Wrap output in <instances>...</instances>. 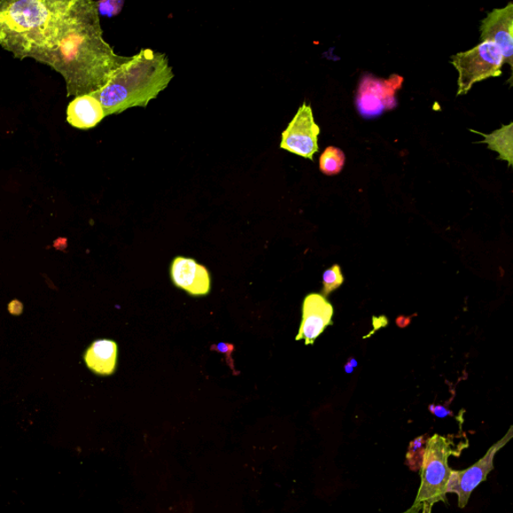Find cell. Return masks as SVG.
I'll use <instances>...</instances> for the list:
<instances>
[{
    "label": "cell",
    "mask_w": 513,
    "mask_h": 513,
    "mask_svg": "<svg viewBox=\"0 0 513 513\" xmlns=\"http://www.w3.org/2000/svg\"><path fill=\"white\" fill-rule=\"evenodd\" d=\"M129 58L116 54L104 40L96 3L74 2L41 61L64 75L68 95L81 97L104 88Z\"/></svg>",
    "instance_id": "1"
},
{
    "label": "cell",
    "mask_w": 513,
    "mask_h": 513,
    "mask_svg": "<svg viewBox=\"0 0 513 513\" xmlns=\"http://www.w3.org/2000/svg\"><path fill=\"white\" fill-rule=\"evenodd\" d=\"M74 2H0V45L17 58L41 61L53 46Z\"/></svg>",
    "instance_id": "2"
},
{
    "label": "cell",
    "mask_w": 513,
    "mask_h": 513,
    "mask_svg": "<svg viewBox=\"0 0 513 513\" xmlns=\"http://www.w3.org/2000/svg\"><path fill=\"white\" fill-rule=\"evenodd\" d=\"M173 79L166 54L146 49L130 57L104 88L91 95L99 100L106 116L118 114L130 107H146Z\"/></svg>",
    "instance_id": "3"
},
{
    "label": "cell",
    "mask_w": 513,
    "mask_h": 513,
    "mask_svg": "<svg viewBox=\"0 0 513 513\" xmlns=\"http://www.w3.org/2000/svg\"><path fill=\"white\" fill-rule=\"evenodd\" d=\"M453 441L434 434L426 441L421 468L422 484L412 507L403 513H431L435 504L447 503L446 486L452 473L449 457L454 454Z\"/></svg>",
    "instance_id": "4"
},
{
    "label": "cell",
    "mask_w": 513,
    "mask_h": 513,
    "mask_svg": "<svg viewBox=\"0 0 513 513\" xmlns=\"http://www.w3.org/2000/svg\"><path fill=\"white\" fill-rule=\"evenodd\" d=\"M503 62L501 50L488 42L480 43L476 48L453 56L452 64L458 73L456 96L466 95L477 83L500 76Z\"/></svg>",
    "instance_id": "5"
},
{
    "label": "cell",
    "mask_w": 513,
    "mask_h": 513,
    "mask_svg": "<svg viewBox=\"0 0 513 513\" xmlns=\"http://www.w3.org/2000/svg\"><path fill=\"white\" fill-rule=\"evenodd\" d=\"M513 438V427L504 437L497 441L483 458L464 470H454L446 486V493H454L458 497L457 505L460 509H465L470 496L476 489L486 480L488 474L494 470V457L501 452Z\"/></svg>",
    "instance_id": "6"
},
{
    "label": "cell",
    "mask_w": 513,
    "mask_h": 513,
    "mask_svg": "<svg viewBox=\"0 0 513 513\" xmlns=\"http://www.w3.org/2000/svg\"><path fill=\"white\" fill-rule=\"evenodd\" d=\"M403 83V77L393 75L388 80L365 75L356 95V107L365 119H375L398 105L395 95Z\"/></svg>",
    "instance_id": "7"
},
{
    "label": "cell",
    "mask_w": 513,
    "mask_h": 513,
    "mask_svg": "<svg viewBox=\"0 0 513 513\" xmlns=\"http://www.w3.org/2000/svg\"><path fill=\"white\" fill-rule=\"evenodd\" d=\"M319 135L320 128L315 122L312 107L304 103L283 131L280 146L300 157L314 161V155L319 151Z\"/></svg>",
    "instance_id": "8"
},
{
    "label": "cell",
    "mask_w": 513,
    "mask_h": 513,
    "mask_svg": "<svg viewBox=\"0 0 513 513\" xmlns=\"http://www.w3.org/2000/svg\"><path fill=\"white\" fill-rule=\"evenodd\" d=\"M480 41L494 43L502 53L503 60L513 69V4L495 9L481 20Z\"/></svg>",
    "instance_id": "9"
},
{
    "label": "cell",
    "mask_w": 513,
    "mask_h": 513,
    "mask_svg": "<svg viewBox=\"0 0 513 513\" xmlns=\"http://www.w3.org/2000/svg\"><path fill=\"white\" fill-rule=\"evenodd\" d=\"M333 307L320 294H310L303 303V319L296 340L314 344L315 340L331 324Z\"/></svg>",
    "instance_id": "10"
},
{
    "label": "cell",
    "mask_w": 513,
    "mask_h": 513,
    "mask_svg": "<svg viewBox=\"0 0 513 513\" xmlns=\"http://www.w3.org/2000/svg\"><path fill=\"white\" fill-rule=\"evenodd\" d=\"M170 274L176 286L195 296L207 295L211 288L208 270L193 259L178 256L172 264Z\"/></svg>",
    "instance_id": "11"
},
{
    "label": "cell",
    "mask_w": 513,
    "mask_h": 513,
    "mask_svg": "<svg viewBox=\"0 0 513 513\" xmlns=\"http://www.w3.org/2000/svg\"><path fill=\"white\" fill-rule=\"evenodd\" d=\"M105 118L103 106L91 95L75 98L67 107V122L76 129L95 128Z\"/></svg>",
    "instance_id": "12"
},
{
    "label": "cell",
    "mask_w": 513,
    "mask_h": 513,
    "mask_svg": "<svg viewBox=\"0 0 513 513\" xmlns=\"http://www.w3.org/2000/svg\"><path fill=\"white\" fill-rule=\"evenodd\" d=\"M118 359V345L112 340L93 342L84 354L87 367L98 375H112Z\"/></svg>",
    "instance_id": "13"
},
{
    "label": "cell",
    "mask_w": 513,
    "mask_h": 513,
    "mask_svg": "<svg viewBox=\"0 0 513 513\" xmlns=\"http://www.w3.org/2000/svg\"><path fill=\"white\" fill-rule=\"evenodd\" d=\"M473 133L485 137V141L480 144H486L489 150L499 153V161H507L509 167L513 165V123L502 126L493 131V134H481L479 131L470 130Z\"/></svg>",
    "instance_id": "14"
},
{
    "label": "cell",
    "mask_w": 513,
    "mask_h": 513,
    "mask_svg": "<svg viewBox=\"0 0 513 513\" xmlns=\"http://www.w3.org/2000/svg\"><path fill=\"white\" fill-rule=\"evenodd\" d=\"M345 154L335 146H328L320 157L321 172L328 176L338 175L345 165Z\"/></svg>",
    "instance_id": "15"
},
{
    "label": "cell",
    "mask_w": 513,
    "mask_h": 513,
    "mask_svg": "<svg viewBox=\"0 0 513 513\" xmlns=\"http://www.w3.org/2000/svg\"><path fill=\"white\" fill-rule=\"evenodd\" d=\"M427 439L423 435L410 443L406 462L411 470H421Z\"/></svg>",
    "instance_id": "16"
},
{
    "label": "cell",
    "mask_w": 513,
    "mask_h": 513,
    "mask_svg": "<svg viewBox=\"0 0 513 513\" xmlns=\"http://www.w3.org/2000/svg\"><path fill=\"white\" fill-rule=\"evenodd\" d=\"M343 282L344 277L342 275L338 265L333 266L328 271H325L323 275L324 296H328V295L334 290L338 289Z\"/></svg>",
    "instance_id": "17"
},
{
    "label": "cell",
    "mask_w": 513,
    "mask_h": 513,
    "mask_svg": "<svg viewBox=\"0 0 513 513\" xmlns=\"http://www.w3.org/2000/svg\"><path fill=\"white\" fill-rule=\"evenodd\" d=\"M99 15L106 18H113L118 15L124 5L122 0H107V2L96 3Z\"/></svg>",
    "instance_id": "18"
},
{
    "label": "cell",
    "mask_w": 513,
    "mask_h": 513,
    "mask_svg": "<svg viewBox=\"0 0 513 513\" xmlns=\"http://www.w3.org/2000/svg\"><path fill=\"white\" fill-rule=\"evenodd\" d=\"M430 410L435 416H438L439 418H445L452 414V412H450L448 409L441 406H430Z\"/></svg>",
    "instance_id": "19"
},
{
    "label": "cell",
    "mask_w": 513,
    "mask_h": 513,
    "mask_svg": "<svg viewBox=\"0 0 513 513\" xmlns=\"http://www.w3.org/2000/svg\"><path fill=\"white\" fill-rule=\"evenodd\" d=\"M212 350H214V351H219L222 353H226L227 357H228V361H229V359L231 357V352L233 351V350H234V346H233L231 344L220 343V344L212 346Z\"/></svg>",
    "instance_id": "20"
},
{
    "label": "cell",
    "mask_w": 513,
    "mask_h": 513,
    "mask_svg": "<svg viewBox=\"0 0 513 513\" xmlns=\"http://www.w3.org/2000/svg\"><path fill=\"white\" fill-rule=\"evenodd\" d=\"M357 367H359V363H357L356 359L352 357V359H350L346 363L344 369L348 375H351Z\"/></svg>",
    "instance_id": "21"
},
{
    "label": "cell",
    "mask_w": 513,
    "mask_h": 513,
    "mask_svg": "<svg viewBox=\"0 0 513 513\" xmlns=\"http://www.w3.org/2000/svg\"><path fill=\"white\" fill-rule=\"evenodd\" d=\"M409 322H410L409 318L400 317L398 319V324L399 326H400V328H406Z\"/></svg>",
    "instance_id": "22"
}]
</instances>
